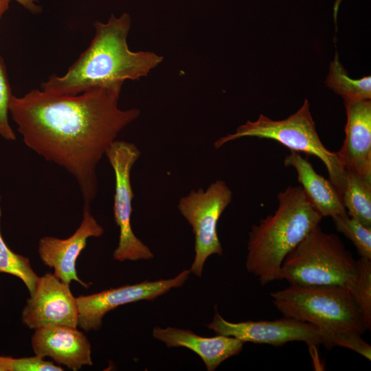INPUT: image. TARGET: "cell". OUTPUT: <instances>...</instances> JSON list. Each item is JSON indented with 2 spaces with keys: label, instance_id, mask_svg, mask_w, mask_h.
I'll return each instance as SVG.
<instances>
[{
  "label": "cell",
  "instance_id": "6da1fadb",
  "mask_svg": "<svg viewBox=\"0 0 371 371\" xmlns=\"http://www.w3.org/2000/svg\"><path fill=\"white\" fill-rule=\"evenodd\" d=\"M122 87L94 88L77 95L34 89L12 95L10 114L24 144L76 179L84 205L98 192L97 166L118 134L140 115L121 109Z\"/></svg>",
  "mask_w": 371,
  "mask_h": 371
},
{
  "label": "cell",
  "instance_id": "7a4b0ae2",
  "mask_svg": "<svg viewBox=\"0 0 371 371\" xmlns=\"http://www.w3.org/2000/svg\"><path fill=\"white\" fill-rule=\"evenodd\" d=\"M131 25L128 13L111 14L106 23L95 21L94 36L79 58L62 76L52 74L41 89L74 95L99 87H122L127 80L146 77L164 57L152 52H133L127 44Z\"/></svg>",
  "mask_w": 371,
  "mask_h": 371
},
{
  "label": "cell",
  "instance_id": "3957f363",
  "mask_svg": "<svg viewBox=\"0 0 371 371\" xmlns=\"http://www.w3.org/2000/svg\"><path fill=\"white\" fill-rule=\"evenodd\" d=\"M272 215L253 225L249 232L245 267L261 285L279 280L286 256L319 225L322 216L300 186H289L278 194Z\"/></svg>",
  "mask_w": 371,
  "mask_h": 371
},
{
  "label": "cell",
  "instance_id": "277c9868",
  "mask_svg": "<svg viewBox=\"0 0 371 371\" xmlns=\"http://www.w3.org/2000/svg\"><path fill=\"white\" fill-rule=\"evenodd\" d=\"M357 260L335 234L319 225L286 256L279 280L291 285L340 286L350 290L357 275Z\"/></svg>",
  "mask_w": 371,
  "mask_h": 371
},
{
  "label": "cell",
  "instance_id": "5b68a950",
  "mask_svg": "<svg viewBox=\"0 0 371 371\" xmlns=\"http://www.w3.org/2000/svg\"><path fill=\"white\" fill-rule=\"evenodd\" d=\"M284 317L309 323L322 332L368 329L364 316L350 291L330 286L291 285L271 293Z\"/></svg>",
  "mask_w": 371,
  "mask_h": 371
},
{
  "label": "cell",
  "instance_id": "8992f818",
  "mask_svg": "<svg viewBox=\"0 0 371 371\" xmlns=\"http://www.w3.org/2000/svg\"><path fill=\"white\" fill-rule=\"evenodd\" d=\"M245 137L273 139L291 150L317 157L324 164L329 180L342 197L346 169L337 153L329 150L321 141L308 99H305L301 107L287 118L273 120L260 114L256 120H248L240 125L235 133L218 139L214 146L218 149L229 142Z\"/></svg>",
  "mask_w": 371,
  "mask_h": 371
},
{
  "label": "cell",
  "instance_id": "52a82bcc",
  "mask_svg": "<svg viewBox=\"0 0 371 371\" xmlns=\"http://www.w3.org/2000/svg\"><path fill=\"white\" fill-rule=\"evenodd\" d=\"M232 200V191L223 180L212 183L206 190H192L182 196L177 208L192 228L194 258L190 273L201 277L206 260L212 255L223 254L217 234L218 220Z\"/></svg>",
  "mask_w": 371,
  "mask_h": 371
},
{
  "label": "cell",
  "instance_id": "ba28073f",
  "mask_svg": "<svg viewBox=\"0 0 371 371\" xmlns=\"http://www.w3.org/2000/svg\"><path fill=\"white\" fill-rule=\"evenodd\" d=\"M140 155L141 152L135 144L117 139L105 154L115 175L113 216L120 231L118 244L113 256L121 262L150 260L154 257L153 253L136 236L131 227L134 194L131 172Z\"/></svg>",
  "mask_w": 371,
  "mask_h": 371
},
{
  "label": "cell",
  "instance_id": "9c48e42d",
  "mask_svg": "<svg viewBox=\"0 0 371 371\" xmlns=\"http://www.w3.org/2000/svg\"><path fill=\"white\" fill-rule=\"evenodd\" d=\"M190 269H184L175 278L155 281L144 280L134 284L111 288L76 297L78 326L83 330H98L104 316L120 306L140 300H153L172 289L181 287L188 279Z\"/></svg>",
  "mask_w": 371,
  "mask_h": 371
},
{
  "label": "cell",
  "instance_id": "30bf717a",
  "mask_svg": "<svg viewBox=\"0 0 371 371\" xmlns=\"http://www.w3.org/2000/svg\"><path fill=\"white\" fill-rule=\"evenodd\" d=\"M207 328L216 335L235 337L243 342L281 346L291 341H304L309 346L322 344V332L314 325L284 317L275 320L230 322L216 311Z\"/></svg>",
  "mask_w": 371,
  "mask_h": 371
},
{
  "label": "cell",
  "instance_id": "8fae6325",
  "mask_svg": "<svg viewBox=\"0 0 371 371\" xmlns=\"http://www.w3.org/2000/svg\"><path fill=\"white\" fill-rule=\"evenodd\" d=\"M21 319L34 330L52 325L77 327L78 304L69 284L49 272L38 277L23 309Z\"/></svg>",
  "mask_w": 371,
  "mask_h": 371
},
{
  "label": "cell",
  "instance_id": "7c38bea8",
  "mask_svg": "<svg viewBox=\"0 0 371 371\" xmlns=\"http://www.w3.org/2000/svg\"><path fill=\"white\" fill-rule=\"evenodd\" d=\"M104 233L91 212V207L83 206L82 219L76 232L67 238L44 236L38 243V254L43 264L54 271V274L63 282L70 284L74 280L82 286L89 285L78 276L76 260L91 237H100Z\"/></svg>",
  "mask_w": 371,
  "mask_h": 371
},
{
  "label": "cell",
  "instance_id": "4fadbf2b",
  "mask_svg": "<svg viewBox=\"0 0 371 371\" xmlns=\"http://www.w3.org/2000/svg\"><path fill=\"white\" fill-rule=\"evenodd\" d=\"M35 355L50 357L71 370L91 366V347L85 334L73 327L52 325L35 329L32 337Z\"/></svg>",
  "mask_w": 371,
  "mask_h": 371
},
{
  "label": "cell",
  "instance_id": "5bb4252c",
  "mask_svg": "<svg viewBox=\"0 0 371 371\" xmlns=\"http://www.w3.org/2000/svg\"><path fill=\"white\" fill-rule=\"evenodd\" d=\"M345 139L337 152L346 170L371 180V101H344Z\"/></svg>",
  "mask_w": 371,
  "mask_h": 371
},
{
  "label": "cell",
  "instance_id": "9a60e30c",
  "mask_svg": "<svg viewBox=\"0 0 371 371\" xmlns=\"http://www.w3.org/2000/svg\"><path fill=\"white\" fill-rule=\"evenodd\" d=\"M153 336L168 348L183 347L191 350L203 360L208 371H214L226 359L238 355L244 342L229 336L217 335L207 337L188 329L168 326L155 327Z\"/></svg>",
  "mask_w": 371,
  "mask_h": 371
},
{
  "label": "cell",
  "instance_id": "2e32d148",
  "mask_svg": "<svg viewBox=\"0 0 371 371\" xmlns=\"http://www.w3.org/2000/svg\"><path fill=\"white\" fill-rule=\"evenodd\" d=\"M285 166L293 167L297 174L305 195L322 216H347L342 197L331 181L318 174L308 159L291 150L284 158Z\"/></svg>",
  "mask_w": 371,
  "mask_h": 371
},
{
  "label": "cell",
  "instance_id": "e0dca14e",
  "mask_svg": "<svg viewBox=\"0 0 371 371\" xmlns=\"http://www.w3.org/2000/svg\"><path fill=\"white\" fill-rule=\"evenodd\" d=\"M342 201L348 216L371 227V180L346 170Z\"/></svg>",
  "mask_w": 371,
  "mask_h": 371
},
{
  "label": "cell",
  "instance_id": "ac0fdd59",
  "mask_svg": "<svg viewBox=\"0 0 371 371\" xmlns=\"http://www.w3.org/2000/svg\"><path fill=\"white\" fill-rule=\"evenodd\" d=\"M325 85L335 93L341 96L344 101L364 100L371 99V77L364 76L360 79L351 78L335 52L329 66Z\"/></svg>",
  "mask_w": 371,
  "mask_h": 371
},
{
  "label": "cell",
  "instance_id": "d6986e66",
  "mask_svg": "<svg viewBox=\"0 0 371 371\" xmlns=\"http://www.w3.org/2000/svg\"><path fill=\"white\" fill-rule=\"evenodd\" d=\"M1 201L0 195V273H8L21 279L31 294L39 276L32 269L27 257L12 251L5 244L1 232Z\"/></svg>",
  "mask_w": 371,
  "mask_h": 371
},
{
  "label": "cell",
  "instance_id": "ffe728a7",
  "mask_svg": "<svg viewBox=\"0 0 371 371\" xmlns=\"http://www.w3.org/2000/svg\"><path fill=\"white\" fill-rule=\"evenodd\" d=\"M332 218L336 230L352 243L360 257L371 260V227L348 215Z\"/></svg>",
  "mask_w": 371,
  "mask_h": 371
},
{
  "label": "cell",
  "instance_id": "44dd1931",
  "mask_svg": "<svg viewBox=\"0 0 371 371\" xmlns=\"http://www.w3.org/2000/svg\"><path fill=\"white\" fill-rule=\"evenodd\" d=\"M355 302L361 311L368 329H371V260L360 257L357 271L350 289Z\"/></svg>",
  "mask_w": 371,
  "mask_h": 371
},
{
  "label": "cell",
  "instance_id": "7402d4cb",
  "mask_svg": "<svg viewBox=\"0 0 371 371\" xmlns=\"http://www.w3.org/2000/svg\"><path fill=\"white\" fill-rule=\"evenodd\" d=\"M322 332V331H321ZM322 344L328 350L335 346L346 348L361 355L369 361L371 359V346L353 331L339 330L322 332Z\"/></svg>",
  "mask_w": 371,
  "mask_h": 371
},
{
  "label": "cell",
  "instance_id": "603a6c76",
  "mask_svg": "<svg viewBox=\"0 0 371 371\" xmlns=\"http://www.w3.org/2000/svg\"><path fill=\"white\" fill-rule=\"evenodd\" d=\"M12 95L5 65L0 56V135L8 141L16 139V135L8 120Z\"/></svg>",
  "mask_w": 371,
  "mask_h": 371
},
{
  "label": "cell",
  "instance_id": "cb8c5ba5",
  "mask_svg": "<svg viewBox=\"0 0 371 371\" xmlns=\"http://www.w3.org/2000/svg\"><path fill=\"white\" fill-rule=\"evenodd\" d=\"M61 366L35 355L11 359L10 371H63Z\"/></svg>",
  "mask_w": 371,
  "mask_h": 371
},
{
  "label": "cell",
  "instance_id": "d4e9b609",
  "mask_svg": "<svg viewBox=\"0 0 371 371\" xmlns=\"http://www.w3.org/2000/svg\"><path fill=\"white\" fill-rule=\"evenodd\" d=\"M23 8L33 14H38L42 11V8L38 5L35 0H15Z\"/></svg>",
  "mask_w": 371,
  "mask_h": 371
},
{
  "label": "cell",
  "instance_id": "484cf974",
  "mask_svg": "<svg viewBox=\"0 0 371 371\" xmlns=\"http://www.w3.org/2000/svg\"><path fill=\"white\" fill-rule=\"evenodd\" d=\"M11 357L0 356V371H10Z\"/></svg>",
  "mask_w": 371,
  "mask_h": 371
},
{
  "label": "cell",
  "instance_id": "4316f807",
  "mask_svg": "<svg viewBox=\"0 0 371 371\" xmlns=\"http://www.w3.org/2000/svg\"><path fill=\"white\" fill-rule=\"evenodd\" d=\"M12 0H0V19L3 14L8 10L9 5Z\"/></svg>",
  "mask_w": 371,
  "mask_h": 371
}]
</instances>
